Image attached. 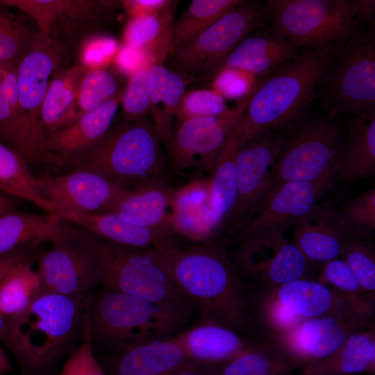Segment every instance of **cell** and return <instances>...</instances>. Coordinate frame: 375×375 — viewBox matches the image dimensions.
<instances>
[{"instance_id": "36", "label": "cell", "mask_w": 375, "mask_h": 375, "mask_svg": "<svg viewBox=\"0 0 375 375\" xmlns=\"http://www.w3.org/2000/svg\"><path fill=\"white\" fill-rule=\"evenodd\" d=\"M42 292L40 276L27 257L16 264L0 283V312L6 318L17 316Z\"/></svg>"}, {"instance_id": "16", "label": "cell", "mask_w": 375, "mask_h": 375, "mask_svg": "<svg viewBox=\"0 0 375 375\" xmlns=\"http://www.w3.org/2000/svg\"><path fill=\"white\" fill-rule=\"evenodd\" d=\"M333 171L311 181L284 182L273 189L245 226L236 235L238 242L267 231L283 233L294 222L308 213L333 189Z\"/></svg>"}, {"instance_id": "14", "label": "cell", "mask_w": 375, "mask_h": 375, "mask_svg": "<svg viewBox=\"0 0 375 375\" xmlns=\"http://www.w3.org/2000/svg\"><path fill=\"white\" fill-rule=\"evenodd\" d=\"M247 97L223 115L179 122L165 142L172 168L176 172L193 167L212 170L244 112Z\"/></svg>"}, {"instance_id": "27", "label": "cell", "mask_w": 375, "mask_h": 375, "mask_svg": "<svg viewBox=\"0 0 375 375\" xmlns=\"http://www.w3.org/2000/svg\"><path fill=\"white\" fill-rule=\"evenodd\" d=\"M173 193L164 181L126 189L109 212L141 227L174 233L170 226Z\"/></svg>"}, {"instance_id": "17", "label": "cell", "mask_w": 375, "mask_h": 375, "mask_svg": "<svg viewBox=\"0 0 375 375\" xmlns=\"http://www.w3.org/2000/svg\"><path fill=\"white\" fill-rule=\"evenodd\" d=\"M37 183L40 195L54 208L56 214L60 210L109 212L126 190L85 169L37 177Z\"/></svg>"}, {"instance_id": "22", "label": "cell", "mask_w": 375, "mask_h": 375, "mask_svg": "<svg viewBox=\"0 0 375 375\" xmlns=\"http://www.w3.org/2000/svg\"><path fill=\"white\" fill-rule=\"evenodd\" d=\"M192 362L201 366L221 365L255 340L210 319H200L172 337Z\"/></svg>"}, {"instance_id": "26", "label": "cell", "mask_w": 375, "mask_h": 375, "mask_svg": "<svg viewBox=\"0 0 375 375\" xmlns=\"http://www.w3.org/2000/svg\"><path fill=\"white\" fill-rule=\"evenodd\" d=\"M335 164L337 178L355 181L375 172V108L351 115Z\"/></svg>"}, {"instance_id": "6", "label": "cell", "mask_w": 375, "mask_h": 375, "mask_svg": "<svg viewBox=\"0 0 375 375\" xmlns=\"http://www.w3.org/2000/svg\"><path fill=\"white\" fill-rule=\"evenodd\" d=\"M160 143L152 121L122 120L74 169L93 171L126 189L163 181L165 157Z\"/></svg>"}, {"instance_id": "34", "label": "cell", "mask_w": 375, "mask_h": 375, "mask_svg": "<svg viewBox=\"0 0 375 375\" xmlns=\"http://www.w3.org/2000/svg\"><path fill=\"white\" fill-rule=\"evenodd\" d=\"M238 146L233 130L219 154L208 180L210 207L216 232L226 227L235 205Z\"/></svg>"}, {"instance_id": "23", "label": "cell", "mask_w": 375, "mask_h": 375, "mask_svg": "<svg viewBox=\"0 0 375 375\" xmlns=\"http://www.w3.org/2000/svg\"><path fill=\"white\" fill-rule=\"evenodd\" d=\"M302 51L269 26L244 37L219 63L213 76L226 68L246 72L258 79Z\"/></svg>"}, {"instance_id": "8", "label": "cell", "mask_w": 375, "mask_h": 375, "mask_svg": "<svg viewBox=\"0 0 375 375\" xmlns=\"http://www.w3.org/2000/svg\"><path fill=\"white\" fill-rule=\"evenodd\" d=\"M317 97L331 117L375 108V27L337 46L319 80Z\"/></svg>"}, {"instance_id": "21", "label": "cell", "mask_w": 375, "mask_h": 375, "mask_svg": "<svg viewBox=\"0 0 375 375\" xmlns=\"http://www.w3.org/2000/svg\"><path fill=\"white\" fill-rule=\"evenodd\" d=\"M106 360V375H173L197 365L172 337L124 346L108 353Z\"/></svg>"}, {"instance_id": "32", "label": "cell", "mask_w": 375, "mask_h": 375, "mask_svg": "<svg viewBox=\"0 0 375 375\" xmlns=\"http://www.w3.org/2000/svg\"><path fill=\"white\" fill-rule=\"evenodd\" d=\"M186 81L181 74L164 65L162 60L155 62L150 68V114L162 142H166L172 132V120L186 90Z\"/></svg>"}, {"instance_id": "9", "label": "cell", "mask_w": 375, "mask_h": 375, "mask_svg": "<svg viewBox=\"0 0 375 375\" xmlns=\"http://www.w3.org/2000/svg\"><path fill=\"white\" fill-rule=\"evenodd\" d=\"M61 47L53 39L26 52L17 64L18 115L8 145L29 163L55 167L44 150L41 108L60 60Z\"/></svg>"}, {"instance_id": "2", "label": "cell", "mask_w": 375, "mask_h": 375, "mask_svg": "<svg viewBox=\"0 0 375 375\" xmlns=\"http://www.w3.org/2000/svg\"><path fill=\"white\" fill-rule=\"evenodd\" d=\"M337 46L304 49L256 79L234 129L239 144L267 131L290 130L310 115L319 80Z\"/></svg>"}, {"instance_id": "1", "label": "cell", "mask_w": 375, "mask_h": 375, "mask_svg": "<svg viewBox=\"0 0 375 375\" xmlns=\"http://www.w3.org/2000/svg\"><path fill=\"white\" fill-rule=\"evenodd\" d=\"M201 319L244 333L251 323L249 297L228 253L214 240L191 247L146 250Z\"/></svg>"}, {"instance_id": "3", "label": "cell", "mask_w": 375, "mask_h": 375, "mask_svg": "<svg viewBox=\"0 0 375 375\" xmlns=\"http://www.w3.org/2000/svg\"><path fill=\"white\" fill-rule=\"evenodd\" d=\"M68 235L91 254L99 284L188 316L197 312L146 250L117 244L62 219Z\"/></svg>"}, {"instance_id": "24", "label": "cell", "mask_w": 375, "mask_h": 375, "mask_svg": "<svg viewBox=\"0 0 375 375\" xmlns=\"http://www.w3.org/2000/svg\"><path fill=\"white\" fill-rule=\"evenodd\" d=\"M292 226V243L310 264L322 265L340 258L347 235L332 203H317Z\"/></svg>"}, {"instance_id": "54", "label": "cell", "mask_w": 375, "mask_h": 375, "mask_svg": "<svg viewBox=\"0 0 375 375\" xmlns=\"http://www.w3.org/2000/svg\"><path fill=\"white\" fill-rule=\"evenodd\" d=\"M201 365H193L181 369L173 375H211L210 373L202 372L199 367Z\"/></svg>"}, {"instance_id": "15", "label": "cell", "mask_w": 375, "mask_h": 375, "mask_svg": "<svg viewBox=\"0 0 375 375\" xmlns=\"http://www.w3.org/2000/svg\"><path fill=\"white\" fill-rule=\"evenodd\" d=\"M374 324V319L356 314H331L303 319L269 339L299 369L333 353L354 331Z\"/></svg>"}, {"instance_id": "53", "label": "cell", "mask_w": 375, "mask_h": 375, "mask_svg": "<svg viewBox=\"0 0 375 375\" xmlns=\"http://www.w3.org/2000/svg\"><path fill=\"white\" fill-rule=\"evenodd\" d=\"M15 206V202L14 201V197L0 192V215L14 210Z\"/></svg>"}, {"instance_id": "31", "label": "cell", "mask_w": 375, "mask_h": 375, "mask_svg": "<svg viewBox=\"0 0 375 375\" xmlns=\"http://www.w3.org/2000/svg\"><path fill=\"white\" fill-rule=\"evenodd\" d=\"M86 68L74 65L56 71L49 83L41 108V124L45 138L75 121L79 85Z\"/></svg>"}, {"instance_id": "11", "label": "cell", "mask_w": 375, "mask_h": 375, "mask_svg": "<svg viewBox=\"0 0 375 375\" xmlns=\"http://www.w3.org/2000/svg\"><path fill=\"white\" fill-rule=\"evenodd\" d=\"M343 137L340 118L326 114L310 115L285 131L268 194L284 182L315 181L335 171Z\"/></svg>"}, {"instance_id": "28", "label": "cell", "mask_w": 375, "mask_h": 375, "mask_svg": "<svg viewBox=\"0 0 375 375\" xmlns=\"http://www.w3.org/2000/svg\"><path fill=\"white\" fill-rule=\"evenodd\" d=\"M170 226L176 235L199 242L216 233L209 201L208 180H194L174 190Z\"/></svg>"}, {"instance_id": "13", "label": "cell", "mask_w": 375, "mask_h": 375, "mask_svg": "<svg viewBox=\"0 0 375 375\" xmlns=\"http://www.w3.org/2000/svg\"><path fill=\"white\" fill-rule=\"evenodd\" d=\"M285 131H267L239 144L237 199L225 228L237 235L267 197Z\"/></svg>"}, {"instance_id": "41", "label": "cell", "mask_w": 375, "mask_h": 375, "mask_svg": "<svg viewBox=\"0 0 375 375\" xmlns=\"http://www.w3.org/2000/svg\"><path fill=\"white\" fill-rule=\"evenodd\" d=\"M335 212L347 235H354L371 241L374 240V186L335 208Z\"/></svg>"}, {"instance_id": "40", "label": "cell", "mask_w": 375, "mask_h": 375, "mask_svg": "<svg viewBox=\"0 0 375 375\" xmlns=\"http://www.w3.org/2000/svg\"><path fill=\"white\" fill-rule=\"evenodd\" d=\"M0 4V62L18 60L26 52L48 42L33 31L22 16Z\"/></svg>"}, {"instance_id": "43", "label": "cell", "mask_w": 375, "mask_h": 375, "mask_svg": "<svg viewBox=\"0 0 375 375\" xmlns=\"http://www.w3.org/2000/svg\"><path fill=\"white\" fill-rule=\"evenodd\" d=\"M340 258L351 269L364 292L375 299V249L372 241L347 235Z\"/></svg>"}, {"instance_id": "50", "label": "cell", "mask_w": 375, "mask_h": 375, "mask_svg": "<svg viewBox=\"0 0 375 375\" xmlns=\"http://www.w3.org/2000/svg\"><path fill=\"white\" fill-rule=\"evenodd\" d=\"M117 42L110 38L103 37L90 42L85 50L83 60L88 65L95 68L115 58L117 53Z\"/></svg>"}, {"instance_id": "55", "label": "cell", "mask_w": 375, "mask_h": 375, "mask_svg": "<svg viewBox=\"0 0 375 375\" xmlns=\"http://www.w3.org/2000/svg\"><path fill=\"white\" fill-rule=\"evenodd\" d=\"M10 370V364L8 358L0 347V375L5 374Z\"/></svg>"}, {"instance_id": "19", "label": "cell", "mask_w": 375, "mask_h": 375, "mask_svg": "<svg viewBox=\"0 0 375 375\" xmlns=\"http://www.w3.org/2000/svg\"><path fill=\"white\" fill-rule=\"evenodd\" d=\"M123 89L96 109L49 135L44 150L56 167H76L99 143L113 125Z\"/></svg>"}, {"instance_id": "48", "label": "cell", "mask_w": 375, "mask_h": 375, "mask_svg": "<svg viewBox=\"0 0 375 375\" xmlns=\"http://www.w3.org/2000/svg\"><path fill=\"white\" fill-rule=\"evenodd\" d=\"M256 78L246 72L221 69L211 78V89L223 99L245 98L253 90Z\"/></svg>"}, {"instance_id": "20", "label": "cell", "mask_w": 375, "mask_h": 375, "mask_svg": "<svg viewBox=\"0 0 375 375\" xmlns=\"http://www.w3.org/2000/svg\"><path fill=\"white\" fill-rule=\"evenodd\" d=\"M255 294L254 298L276 304L299 321L331 314H356L368 317L357 312L335 290L308 277Z\"/></svg>"}, {"instance_id": "4", "label": "cell", "mask_w": 375, "mask_h": 375, "mask_svg": "<svg viewBox=\"0 0 375 375\" xmlns=\"http://www.w3.org/2000/svg\"><path fill=\"white\" fill-rule=\"evenodd\" d=\"M85 299L42 292L20 315L7 318L4 342L24 373L36 374L51 367L71 342Z\"/></svg>"}, {"instance_id": "51", "label": "cell", "mask_w": 375, "mask_h": 375, "mask_svg": "<svg viewBox=\"0 0 375 375\" xmlns=\"http://www.w3.org/2000/svg\"><path fill=\"white\" fill-rule=\"evenodd\" d=\"M169 0H132L123 1L122 5L131 17L160 12L172 4Z\"/></svg>"}, {"instance_id": "57", "label": "cell", "mask_w": 375, "mask_h": 375, "mask_svg": "<svg viewBox=\"0 0 375 375\" xmlns=\"http://www.w3.org/2000/svg\"><path fill=\"white\" fill-rule=\"evenodd\" d=\"M300 375H303V374H300Z\"/></svg>"}, {"instance_id": "38", "label": "cell", "mask_w": 375, "mask_h": 375, "mask_svg": "<svg viewBox=\"0 0 375 375\" xmlns=\"http://www.w3.org/2000/svg\"><path fill=\"white\" fill-rule=\"evenodd\" d=\"M243 1H192L172 25L171 50L206 29L223 15L242 3Z\"/></svg>"}, {"instance_id": "5", "label": "cell", "mask_w": 375, "mask_h": 375, "mask_svg": "<svg viewBox=\"0 0 375 375\" xmlns=\"http://www.w3.org/2000/svg\"><path fill=\"white\" fill-rule=\"evenodd\" d=\"M88 312L92 343L110 353L124 346L173 337L188 327L190 316L145 299L103 288Z\"/></svg>"}, {"instance_id": "52", "label": "cell", "mask_w": 375, "mask_h": 375, "mask_svg": "<svg viewBox=\"0 0 375 375\" xmlns=\"http://www.w3.org/2000/svg\"><path fill=\"white\" fill-rule=\"evenodd\" d=\"M30 253L31 252H21L0 258V283L16 264L28 257Z\"/></svg>"}, {"instance_id": "45", "label": "cell", "mask_w": 375, "mask_h": 375, "mask_svg": "<svg viewBox=\"0 0 375 375\" xmlns=\"http://www.w3.org/2000/svg\"><path fill=\"white\" fill-rule=\"evenodd\" d=\"M17 64V60L0 62V139L6 144L15 130L18 115Z\"/></svg>"}, {"instance_id": "42", "label": "cell", "mask_w": 375, "mask_h": 375, "mask_svg": "<svg viewBox=\"0 0 375 375\" xmlns=\"http://www.w3.org/2000/svg\"><path fill=\"white\" fill-rule=\"evenodd\" d=\"M120 90L115 76L110 72L103 68L87 69L78 88L76 119L112 99Z\"/></svg>"}, {"instance_id": "10", "label": "cell", "mask_w": 375, "mask_h": 375, "mask_svg": "<svg viewBox=\"0 0 375 375\" xmlns=\"http://www.w3.org/2000/svg\"><path fill=\"white\" fill-rule=\"evenodd\" d=\"M265 3L244 0L212 25L170 51V69L188 77L212 78L224 58L249 33L269 27Z\"/></svg>"}, {"instance_id": "37", "label": "cell", "mask_w": 375, "mask_h": 375, "mask_svg": "<svg viewBox=\"0 0 375 375\" xmlns=\"http://www.w3.org/2000/svg\"><path fill=\"white\" fill-rule=\"evenodd\" d=\"M173 1L165 9L153 14L130 18L124 31L125 44L150 53L171 50V28L174 8Z\"/></svg>"}, {"instance_id": "33", "label": "cell", "mask_w": 375, "mask_h": 375, "mask_svg": "<svg viewBox=\"0 0 375 375\" xmlns=\"http://www.w3.org/2000/svg\"><path fill=\"white\" fill-rule=\"evenodd\" d=\"M211 367V375H289L299 369L296 362L266 337L256 340L226 362Z\"/></svg>"}, {"instance_id": "49", "label": "cell", "mask_w": 375, "mask_h": 375, "mask_svg": "<svg viewBox=\"0 0 375 375\" xmlns=\"http://www.w3.org/2000/svg\"><path fill=\"white\" fill-rule=\"evenodd\" d=\"M155 56L167 55L150 53L144 49L124 44L117 52L115 60L121 72L130 76Z\"/></svg>"}, {"instance_id": "29", "label": "cell", "mask_w": 375, "mask_h": 375, "mask_svg": "<svg viewBox=\"0 0 375 375\" xmlns=\"http://www.w3.org/2000/svg\"><path fill=\"white\" fill-rule=\"evenodd\" d=\"M62 218L58 214L11 210L0 215V258L32 252L60 234Z\"/></svg>"}, {"instance_id": "39", "label": "cell", "mask_w": 375, "mask_h": 375, "mask_svg": "<svg viewBox=\"0 0 375 375\" xmlns=\"http://www.w3.org/2000/svg\"><path fill=\"white\" fill-rule=\"evenodd\" d=\"M317 280L338 292L359 313L374 317V299L364 292L351 269L341 258L322 264Z\"/></svg>"}, {"instance_id": "46", "label": "cell", "mask_w": 375, "mask_h": 375, "mask_svg": "<svg viewBox=\"0 0 375 375\" xmlns=\"http://www.w3.org/2000/svg\"><path fill=\"white\" fill-rule=\"evenodd\" d=\"M88 301L86 299L82 317L81 344L66 360L59 375H106L94 352Z\"/></svg>"}, {"instance_id": "30", "label": "cell", "mask_w": 375, "mask_h": 375, "mask_svg": "<svg viewBox=\"0 0 375 375\" xmlns=\"http://www.w3.org/2000/svg\"><path fill=\"white\" fill-rule=\"evenodd\" d=\"M300 370L303 375H374V324L354 331L331 356Z\"/></svg>"}, {"instance_id": "7", "label": "cell", "mask_w": 375, "mask_h": 375, "mask_svg": "<svg viewBox=\"0 0 375 375\" xmlns=\"http://www.w3.org/2000/svg\"><path fill=\"white\" fill-rule=\"evenodd\" d=\"M270 28L301 49L342 44L369 28L358 0H267Z\"/></svg>"}, {"instance_id": "44", "label": "cell", "mask_w": 375, "mask_h": 375, "mask_svg": "<svg viewBox=\"0 0 375 375\" xmlns=\"http://www.w3.org/2000/svg\"><path fill=\"white\" fill-rule=\"evenodd\" d=\"M164 56H155L144 66L133 73L123 90L121 105L124 121L136 122L150 113L148 77L151 67L158 61H164Z\"/></svg>"}, {"instance_id": "12", "label": "cell", "mask_w": 375, "mask_h": 375, "mask_svg": "<svg viewBox=\"0 0 375 375\" xmlns=\"http://www.w3.org/2000/svg\"><path fill=\"white\" fill-rule=\"evenodd\" d=\"M229 257L244 285L257 291L308 277L311 265L284 233L276 230L240 241Z\"/></svg>"}, {"instance_id": "35", "label": "cell", "mask_w": 375, "mask_h": 375, "mask_svg": "<svg viewBox=\"0 0 375 375\" xmlns=\"http://www.w3.org/2000/svg\"><path fill=\"white\" fill-rule=\"evenodd\" d=\"M0 192L23 199L47 213L56 214L54 208L40 194L37 177L28 162L15 149L0 141Z\"/></svg>"}, {"instance_id": "56", "label": "cell", "mask_w": 375, "mask_h": 375, "mask_svg": "<svg viewBox=\"0 0 375 375\" xmlns=\"http://www.w3.org/2000/svg\"><path fill=\"white\" fill-rule=\"evenodd\" d=\"M7 318L0 312V339L4 341L7 334Z\"/></svg>"}, {"instance_id": "25", "label": "cell", "mask_w": 375, "mask_h": 375, "mask_svg": "<svg viewBox=\"0 0 375 375\" xmlns=\"http://www.w3.org/2000/svg\"><path fill=\"white\" fill-rule=\"evenodd\" d=\"M57 214L88 233L117 244L142 250L179 246L174 233L141 227L124 220L113 212L60 210Z\"/></svg>"}, {"instance_id": "47", "label": "cell", "mask_w": 375, "mask_h": 375, "mask_svg": "<svg viewBox=\"0 0 375 375\" xmlns=\"http://www.w3.org/2000/svg\"><path fill=\"white\" fill-rule=\"evenodd\" d=\"M224 99L211 88L185 90L175 116L179 122L196 117H215L229 110Z\"/></svg>"}, {"instance_id": "18", "label": "cell", "mask_w": 375, "mask_h": 375, "mask_svg": "<svg viewBox=\"0 0 375 375\" xmlns=\"http://www.w3.org/2000/svg\"><path fill=\"white\" fill-rule=\"evenodd\" d=\"M37 272L42 292L65 297L84 296L90 287L99 284L91 254L68 235L62 222L60 233L39 257Z\"/></svg>"}]
</instances>
